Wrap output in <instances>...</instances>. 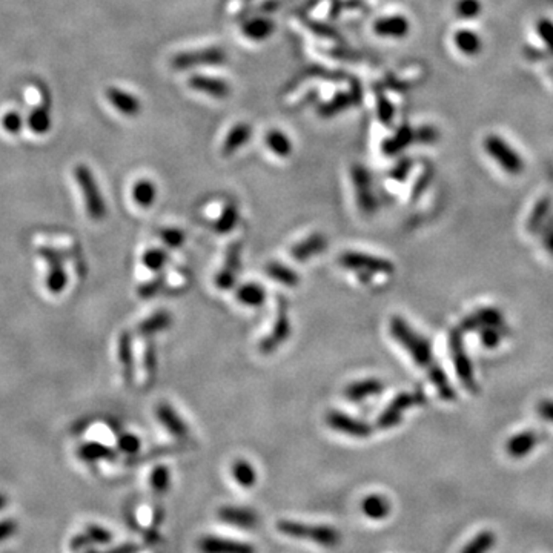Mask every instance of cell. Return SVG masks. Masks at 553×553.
I'll return each mask as SVG.
<instances>
[{
	"label": "cell",
	"instance_id": "cell-1",
	"mask_svg": "<svg viewBox=\"0 0 553 553\" xmlns=\"http://www.w3.org/2000/svg\"><path fill=\"white\" fill-rule=\"evenodd\" d=\"M389 334L392 339L410 355L416 366H420L428 374L429 380L432 381L438 395L443 401H455L456 392L452 388L449 376L444 369L436 361L432 345L426 336L409 325V323L400 315H392L389 320Z\"/></svg>",
	"mask_w": 553,
	"mask_h": 553
},
{
	"label": "cell",
	"instance_id": "cell-2",
	"mask_svg": "<svg viewBox=\"0 0 553 553\" xmlns=\"http://www.w3.org/2000/svg\"><path fill=\"white\" fill-rule=\"evenodd\" d=\"M276 530L289 538L303 539L321 545V547L332 549L341 543V535L332 525L326 524H308L292 519H280L276 523Z\"/></svg>",
	"mask_w": 553,
	"mask_h": 553
},
{
	"label": "cell",
	"instance_id": "cell-3",
	"mask_svg": "<svg viewBox=\"0 0 553 553\" xmlns=\"http://www.w3.org/2000/svg\"><path fill=\"white\" fill-rule=\"evenodd\" d=\"M463 334L464 332L460 328L450 330L449 354H450L452 363H454L458 380L461 381L464 389L469 390L472 395H476L478 392H480V388H478V383L475 379L474 364H472L467 350H466V348H464Z\"/></svg>",
	"mask_w": 553,
	"mask_h": 553
},
{
	"label": "cell",
	"instance_id": "cell-4",
	"mask_svg": "<svg viewBox=\"0 0 553 553\" xmlns=\"http://www.w3.org/2000/svg\"><path fill=\"white\" fill-rule=\"evenodd\" d=\"M74 177L77 180L80 192H82L86 214L90 215V219L96 221L103 220L108 211L106 201L102 191H100V186L94 179L92 171L86 165H77L76 170H74Z\"/></svg>",
	"mask_w": 553,
	"mask_h": 553
},
{
	"label": "cell",
	"instance_id": "cell-5",
	"mask_svg": "<svg viewBox=\"0 0 553 553\" xmlns=\"http://www.w3.org/2000/svg\"><path fill=\"white\" fill-rule=\"evenodd\" d=\"M339 263L349 271L361 275V279L372 275H392L395 271V265L390 260L359 251L343 252L339 257Z\"/></svg>",
	"mask_w": 553,
	"mask_h": 553
},
{
	"label": "cell",
	"instance_id": "cell-6",
	"mask_svg": "<svg viewBox=\"0 0 553 553\" xmlns=\"http://www.w3.org/2000/svg\"><path fill=\"white\" fill-rule=\"evenodd\" d=\"M291 320H289L288 300L283 295H276V315L272 330L261 339L259 349L261 354H272L291 336Z\"/></svg>",
	"mask_w": 553,
	"mask_h": 553
},
{
	"label": "cell",
	"instance_id": "cell-7",
	"mask_svg": "<svg viewBox=\"0 0 553 553\" xmlns=\"http://www.w3.org/2000/svg\"><path fill=\"white\" fill-rule=\"evenodd\" d=\"M421 403H424V396L420 392L398 394L379 416L376 426H379L381 430H388V429H392V428L398 426V424L403 421L404 412H408L410 408H414V406H416V404H421Z\"/></svg>",
	"mask_w": 553,
	"mask_h": 553
},
{
	"label": "cell",
	"instance_id": "cell-8",
	"mask_svg": "<svg viewBox=\"0 0 553 553\" xmlns=\"http://www.w3.org/2000/svg\"><path fill=\"white\" fill-rule=\"evenodd\" d=\"M485 152L489 154L490 159H494L495 163L510 175H519L524 170V161L519 154L512 150L509 143L498 137H490L484 143Z\"/></svg>",
	"mask_w": 553,
	"mask_h": 553
},
{
	"label": "cell",
	"instance_id": "cell-9",
	"mask_svg": "<svg viewBox=\"0 0 553 553\" xmlns=\"http://www.w3.org/2000/svg\"><path fill=\"white\" fill-rule=\"evenodd\" d=\"M350 179H352L355 200L360 211L366 215L375 214L376 209H379V203H376L375 194L372 191V180H370V174L366 168H363L361 165H354L352 170H350Z\"/></svg>",
	"mask_w": 553,
	"mask_h": 553
},
{
	"label": "cell",
	"instance_id": "cell-10",
	"mask_svg": "<svg viewBox=\"0 0 553 553\" xmlns=\"http://www.w3.org/2000/svg\"><path fill=\"white\" fill-rule=\"evenodd\" d=\"M241 252L243 246L240 241H234L228 246L223 265H221L220 271L215 275V286L220 291H229V289L234 288L235 281H237V275L241 265Z\"/></svg>",
	"mask_w": 553,
	"mask_h": 553
},
{
	"label": "cell",
	"instance_id": "cell-11",
	"mask_svg": "<svg viewBox=\"0 0 553 553\" xmlns=\"http://www.w3.org/2000/svg\"><path fill=\"white\" fill-rule=\"evenodd\" d=\"M39 254L42 255L43 261L46 263V275H45V286L48 292L52 295L62 294L66 286H68V274L65 271L62 259L51 249H40Z\"/></svg>",
	"mask_w": 553,
	"mask_h": 553
},
{
	"label": "cell",
	"instance_id": "cell-12",
	"mask_svg": "<svg viewBox=\"0 0 553 553\" xmlns=\"http://www.w3.org/2000/svg\"><path fill=\"white\" fill-rule=\"evenodd\" d=\"M326 424L335 432L352 438H368L372 434V428L366 421L350 416L341 410H329L326 414Z\"/></svg>",
	"mask_w": 553,
	"mask_h": 553
},
{
	"label": "cell",
	"instance_id": "cell-13",
	"mask_svg": "<svg viewBox=\"0 0 553 553\" xmlns=\"http://www.w3.org/2000/svg\"><path fill=\"white\" fill-rule=\"evenodd\" d=\"M494 326H505L504 315L496 308H480L470 315L464 316L460 329L463 332H478L484 328H494Z\"/></svg>",
	"mask_w": 553,
	"mask_h": 553
},
{
	"label": "cell",
	"instance_id": "cell-14",
	"mask_svg": "<svg viewBox=\"0 0 553 553\" xmlns=\"http://www.w3.org/2000/svg\"><path fill=\"white\" fill-rule=\"evenodd\" d=\"M201 553H255L254 545L237 541V539L206 535L199 539Z\"/></svg>",
	"mask_w": 553,
	"mask_h": 553
},
{
	"label": "cell",
	"instance_id": "cell-15",
	"mask_svg": "<svg viewBox=\"0 0 553 553\" xmlns=\"http://www.w3.org/2000/svg\"><path fill=\"white\" fill-rule=\"evenodd\" d=\"M156 416L168 434L175 438H186L190 434L186 421L181 418L170 403H159L156 409Z\"/></svg>",
	"mask_w": 553,
	"mask_h": 553
},
{
	"label": "cell",
	"instance_id": "cell-16",
	"mask_svg": "<svg viewBox=\"0 0 553 553\" xmlns=\"http://www.w3.org/2000/svg\"><path fill=\"white\" fill-rule=\"evenodd\" d=\"M225 52L219 48H211L206 51L199 52H185L175 56L172 60V65L175 68H191V66H201V65H219L223 63Z\"/></svg>",
	"mask_w": 553,
	"mask_h": 553
},
{
	"label": "cell",
	"instance_id": "cell-17",
	"mask_svg": "<svg viewBox=\"0 0 553 553\" xmlns=\"http://www.w3.org/2000/svg\"><path fill=\"white\" fill-rule=\"evenodd\" d=\"M220 521L241 529H254L259 524V516L254 510L240 505H221L217 510Z\"/></svg>",
	"mask_w": 553,
	"mask_h": 553
},
{
	"label": "cell",
	"instance_id": "cell-18",
	"mask_svg": "<svg viewBox=\"0 0 553 553\" xmlns=\"http://www.w3.org/2000/svg\"><path fill=\"white\" fill-rule=\"evenodd\" d=\"M328 248V239L326 235H323L321 232H315L309 237L303 239L301 241L296 243L291 249V257L299 261L305 263L308 260H311L314 255H319L321 252H325Z\"/></svg>",
	"mask_w": 553,
	"mask_h": 553
},
{
	"label": "cell",
	"instance_id": "cell-19",
	"mask_svg": "<svg viewBox=\"0 0 553 553\" xmlns=\"http://www.w3.org/2000/svg\"><path fill=\"white\" fill-rule=\"evenodd\" d=\"M111 539L112 534L110 530L102 527V525L90 524L83 530V534L72 538L71 550L79 552V550H86V547H90V545H105L108 543H111Z\"/></svg>",
	"mask_w": 553,
	"mask_h": 553
},
{
	"label": "cell",
	"instance_id": "cell-20",
	"mask_svg": "<svg viewBox=\"0 0 553 553\" xmlns=\"http://www.w3.org/2000/svg\"><path fill=\"white\" fill-rule=\"evenodd\" d=\"M106 99L120 114H123L126 117H134L140 112L141 105L139 102V99L134 97L130 92L120 90V88L116 86L108 88Z\"/></svg>",
	"mask_w": 553,
	"mask_h": 553
},
{
	"label": "cell",
	"instance_id": "cell-21",
	"mask_svg": "<svg viewBox=\"0 0 553 553\" xmlns=\"http://www.w3.org/2000/svg\"><path fill=\"white\" fill-rule=\"evenodd\" d=\"M384 390V384L379 379H366L354 381L345 388V395L349 401H363L366 398L380 395Z\"/></svg>",
	"mask_w": 553,
	"mask_h": 553
},
{
	"label": "cell",
	"instance_id": "cell-22",
	"mask_svg": "<svg viewBox=\"0 0 553 553\" xmlns=\"http://www.w3.org/2000/svg\"><path fill=\"white\" fill-rule=\"evenodd\" d=\"M538 444V435L534 430H523V432L515 434L509 438L507 444H505V450L507 454L515 458V460H521V458L527 456L532 450L536 448Z\"/></svg>",
	"mask_w": 553,
	"mask_h": 553
},
{
	"label": "cell",
	"instance_id": "cell-23",
	"mask_svg": "<svg viewBox=\"0 0 553 553\" xmlns=\"http://www.w3.org/2000/svg\"><path fill=\"white\" fill-rule=\"evenodd\" d=\"M117 356L121 368V375L123 380L131 384L134 380V374H136V368H134V352H132V339L130 332H121L119 336V346H117Z\"/></svg>",
	"mask_w": 553,
	"mask_h": 553
},
{
	"label": "cell",
	"instance_id": "cell-24",
	"mask_svg": "<svg viewBox=\"0 0 553 553\" xmlns=\"http://www.w3.org/2000/svg\"><path fill=\"white\" fill-rule=\"evenodd\" d=\"M172 316L168 311H157L148 316L137 326V334L143 339H152L154 335L163 332L171 326Z\"/></svg>",
	"mask_w": 553,
	"mask_h": 553
},
{
	"label": "cell",
	"instance_id": "cell-25",
	"mask_svg": "<svg viewBox=\"0 0 553 553\" xmlns=\"http://www.w3.org/2000/svg\"><path fill=\"white\" fill-rule=\"evenodd\" d=\"M390 510H392L390 501L386 496L380 494L368 495L361 501V512L364 514V516L374 519V521H381V519L388 518Z\"/></svg>",
	"mask_w": 553,
	"mask_h": 553
},
{
	"label": "cell",
	"instance_id": "cell-26",
	"mask_svg": "<svg viewBox=\"0 0 553 553\" xmlns=\"http://www.w3.org/2000/svg\"><path fill=\"white\" fill-rule=\"evenodd\" d=\"M190 88L192 90L208 94V96L215 99H223L229 94V85L225 80L212 79V77H203V76H194L190 79Z\"/></svg>",
	"mask_w": 553,
	"mask_h": 553
},
{
	"label": "cell",
	"instance_id": "cell-27",
	"mask_svg": "<svg viewBox=\"0 0 553 553\" xmlns=\"http://www.w3.org/2000/svg\"><path fill=\"white\" fill-rule=\"evenodd\" d=\"M77 456L82 461L96 463V461H103V460H114V458H116V452L103 443L88 441V443L80 444V446L77 448Z\"/></svg>",
	"mask_w": 553,
	"mask_h": 553
},
{
	"label": "cell",
	"instance_id": "cell-28",
	"mask_svg": "<svg viewBox=\"0 0 553 553\" xmlns=\"http://www.w3.org/2000/svg\"><path fill=\"white\" fill-rule=\"evenodd\" d=\"M28 126L32 132L45 134L51 128V102L48 96L43 97L42 105L36 106L28 117Z\"/></svg>",
	"mask_w": 553,
	"mask_h": 553
},
{
	"label": "cell",
	"instance_id": "cell-29",
	"mask_svg": "<svg viewBox=\"0 0 553 553\" xmlns=\"http://www.w3.org/2000/svg\"><path fill=\"white\" fill-rule=\"evenodd\" d=\"M266 275L269 279H272L274 281L280 283V285L286 288H295L299 286L300 276L296 274L294 269H291L286 265H283L280 261H271L269 265H266Z\"/></svg>",
	"mask_w": 553,
	"mask_h": 553
},
{
	"label": "cell",
	"instance_id": "cell-30",
	"mask_svg": "<svg viewBox=\"0 0 553 553\" xmlns=\"http://www.w3.org/2000/svg\"><path fill=\"white\" fill-rule=\"evenodd\" d=\"M131 197L137 206L151 208L157 199V188L151 180L140 179L132 186Z\"/></svg>",
	"mask_w": 553,
	"mask_h": 553
},
{
	"label": "cell",
	"instance_id": "cell-31",
	"mask_svg": "<svg viewBox=\"0 0 553 553\" xmlns=\"http://www.w3.org/2000/svg\"><path fill=\"white\" fill-rule=\"evenodd\" d=\"M550 209H552V200L549 197L538 200L534 211H532L530 217L527 219V225H525V228H527V232H530V235H536L538 232H541L544 225L547 223Z\"/></svg>",
	"mask_w": 553,
	"mask_h": 553
},
{
	"label": "cell",
	"instance_id": "cell-32",
	"mask_svg": "<svg viewBox=\"0 0 553 553\" xmlns=\"http://www.w3.org/2000/svg\"><path fill=\"white\" fill-rule=\"evenodd\" d=\"M235 296H237V300L241 305L249 308H260L266 301V291L259 283H246V285L239 288Z\"/></svg>",
	"mask_w": 553,
	"mask_h": 553
},
{
	"label": "cell",
	"instance_id": "cell-33",
	"mask_svg": "<svg viewBox=\"0 0 553 553\" xmlns=\"http://www.w3.org/2000/svg\"><path fill=\"white\" fill-rule=\"evenodd\" d=\"M251 137V128L246 123H239L235 125L229 134L226 136V140L223 143V148H221V152H223V156H231L237 150L246 143V141Z\"/></svg>",
	"mask_w": 553,
	"mask_h": 553
},
{
	"label": "cell",
	"instance_id": "cell-34",
	"mask_svg": "<svg viewBox=\"0 0 553 553\" xmlns=\"http://www.w3.org/2000/svg\"><path fill=\"white\" fill-rule=\"evenodd\" d=\"M231 474L235 483L245 489H251L257 483V472L248 460H241L240 458V460L234 461L231 466Z\"/></svg>",
	"mask_w": 553,
	"mask_h": 553
},
{
	"label": "cell",
	"instance_id": "cell-35",
	"mask_svg": "<svg viewBox=\"0 0 553 553\" xmlns=\"http://www.w3.org/2000/svg\"><path fill=\"white\" fill-rule=\"evenodd\" d=\"M408 20L401 17H388L375 23V32L383 37H403L408 34Z\"/></svg>",
	"mask_w": 553,
	"mask_h": 553
},
{
	"label": "cell",
	"instance_id": "cell-36",
	"mask_svg": "<svg viewBox=\"0 0 553 553\" xmlns=\"http://www.w3.org/2000/svg\"><path fill=\"white\" fill-rule=\"evenodd\" d=\"M266 146L271 150L275 156L288 157L292 152V143L285 132L279 130H272L266 134Z\"/></svg>",
	"mask_w": 553,
	"mask_h": 553
},
{
	"label": "cell",
	"instance_id": "cell-37",
	"mask_svg": "<svg viewBox=\"0 0 553 553\" xmlns=\"http://www.w3.org/2000/svg\"><path fill=\"white\" fill-rule=\"evenodd\" d=\"M239 220H240V214H239L237 206L228 205L223 208V211H221V214L219 215V219L215 220L214 229L219 234H229L231 231H234L235 226H237Z\"/></svg>",
	"mask_w": 553,
	"mask_h": 553
},
{
	"label": "cell",
	"instance_id": "cell-38",
	"mask_svg": "<svg viewBox=\"0 0 553 553\" xmlns=\"http://www.w3.org/2000/svg\"><path fill=\"white\" fill-rule=\"evenodd\" d=\"M495 535L489 530H484L478 534L475 538L470 539V543L464 545L461 553H487L495 545Z\"/></svg>",
	"mask_w": 553,
	"mask_h": 553
},
{
	"label": "cell",
	"instance_id": "cell-39",
	"mask_svg": "<svg viewBox=\"0 0 553 553\" xmlns=\"http://www.w3.org/2000/svg\"><path fill=\"white\" fill-rule=\"evenodd\" d=\"M157 366H159V360H157L156 345H154L152 339H148L145 349H143V368H145L146 380L150 383L156 380Z\"/></svg>",
	"mask_w": 553,
	"mask_h": 553
},
{
	"label": "cell",
	"instance_id": "cell-40",
	"mask_svg": "<svg viewBox=\"0 0 553 553\" xmlns=\"http://www.w3.org/2000/svg\"><path fill=\"white\" fill-rule=\"evenodd\" d=\"M151 487L154 494L165 495L171 485V472L166 466H157L151 474Z\"/></svg>",
	"mask_w": 553,
	"mask_h": 553
},
{
	"label": "cell",
	"instance_id": "cell-41",
	"mask_svg": "<svg viewBox=\"0 0 553 553\" xmlns=\"http://www.w3.org/2000/svg\"><path fill=\"white\" fill-rule=\"evenodd\" d=\"M141 263H143V266L150 269V271L160 272L161 269L166 266L168 254L163 251V249H159V248L148 249V251L143 254V257H141Z\"/></svg>",
	"mask_w": 553,
	"mask_h": 553
},
{
	"label": "cell",
	"instance_id": "cell-42",
	"mask_svg": "<svg viewBox=\"0 0 553 553\" xmlns=\"http://www.w3.org/2000/svg\"><path fill=\"white\" fill-rule=\"evenodd\" d=\"M505 326H494V328H484L478 330L483 345L487 349H495L501 345L503 339L505 336Z\"/></svg>",
	"mask_w": 553,
	"mask_h": 553
},
{
	"label": "cell",
	"instance_id": "cell-43",
	"mask_svg": "<svg viewBox=\"0 0 553 553\" xmlns=\"http://www.w3.org/2000/svg\"><path fill=\"white\" fill-rule=\"evenodd\" d=\"M159 237H160L161 241L165 243V245H166L168 248H171V249L180 248V246L185 243V240H186L183 231H180V229H177V228H165V229H161V231L159 232Z\"/></svg>",
	"mask_w": 553,
	"mask_h": 553
},
{
	"label": "cell",
	"instance_id": "cell-44",
	"mask_svg": "<svg viewBox=\"0 0 553 553\" xmlns=\"http://www.w3.org/2000/svg\"><path fill=\"white\" fill-rule=\"evenodd\" d=\"M117 446H119V449H120L121 452H123V454H126V455H134V454H137V452L140 450L141 441H140V438H139L137 435L126 432V434H121V435L119 436Z\"/></svg>",
	"mask_w": 553,
	"mask_h": 553
},
{
	"label": "cell",
	"instance_id": "cell-45",
	"mask_svg": "<svg viewBox=\"0 0 553 553\" xmlns=\"http://www.w3.org/2000/svg\"><path fill=\"white\" fill-rule=\"evenodd\" d=\"M163 281H165V275H159V276H156V279L143 283V285L139 286V289H137L139 295L145 300L154 299V296H156L161 291V288H163Z\"/></svg>",
	"mask_w": 553,
	"mask_h": 553
},
{
	"label": "cell",
	"instance_id": "cell-46",
	"mask_svg": "<svg viewBox=\"0 0 553 553\" xmlns=\"http://www.w3.org/2000/svg\"><path fill=\"white\" fill-rule=\"evenodd\" d=\"M2 126L6 132L10 134H17L23 126V117L20 116L16 111L6 112L2 119Z\"/></svg>",
	"mask_w": 553,
	"mask_h": 553
},
{
	"label": "cell",
	"instance_id": "cell-47",
	"mask_svg": "<svg viewBox=\"0 0 553 553\" xmlns=\"http://www.w3.org/2000/svg\"><path fill=\"white\" fill-rule=\"evenodd\" d=\"M271 25L272 23L261 22V20H257V22L248 25L245 32L248 36H251V39H265L269 34V32L272 31Z\"/></svg>",
	"mask_w": 553,
	"mask_h": 553
},
{
	"label": "cell",
	"instance_id": "cell-48",
	"mask_svg": "<svg viewBox=\"0 0 553 553\" xmlns=\"http://www.w3.org/2000/svg\"><path fill=\"white\" fill-rule=\"evenodd\" d=\"M141 547L139 544L134 543H126L120 544L117 547L108 549V550H85V553H140Z\"/></svg>",
	"mask_w": 553,
	"mask_h": 553
},
{
	"label": "cell",
	"instance_id": "cell-49",
	"mask_svg": "<svg viewBox=\"0 0 553 553\" xmlns=\"http://www.w3.org/2000/svg\"><path fill=\"white\" fill-rule=\"evenodd\" d=\"M536 414L544 421L553 424V400H541L536 404Z\"/></svg>",
	"mask_w": 553,
	"mask_h": 553
},
{
	"label": "cell",
	"instance_id": "cell-50",
	"mask_svg": "<svg viewBox=\"0 0 553 553\" xmlns=\"http://www.w3.org/2000/svg\"><path fill=\"white\" fill-rule=\"evenodd\" d=\"M541 232H543L541 234L543 235V246L545 251H547L553 257V219L544 225Z\"/></svg>",
	"mask_w": 553,
	"mask_h": 553
},
{
	"label": "cell",
	"instance_id": "cell-51",
	"mask_svg": "<svg viewBox=\"0 0 553 553\" xmlns=\"http://www.w3.org/2000/svg\"><path fill=\"white\" fill-rule=\"evenodd\" d=\"M16 530H17L16 521H12V519H2V521H0V543H3L8 538H11L16 534Z\"/></svg>",
	"mask_w": 553,
	"mask_h": 553
},
{
	"label": "cell",
	"instance_id": "cell-52",
	"mask_svg": "<svg viewBox=\"0 0 553 553\" xmlns=\"http://www.w3.org/2000/svg\"><path fill=\"white\" fill-rule=\"evenodd\" d=\"M6 504H8V496L0 492V512L6 507Z\"/></svg>",
	"mask_w": 553,
	"mask_h": 553
}]
</instances>
